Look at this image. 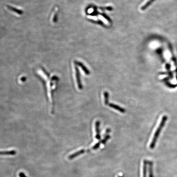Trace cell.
Segmentation results:
<instances>
[{"mask_svg":"<svg viewBox=\"0 0 177 177\" xmlns=\"http://www.w3.org/2000/svg\"><path fill=\"white\" fill-rule=\"evenodd\" d=\"M167 119V117L166 116H163L162 118L161 122L159 124L158 128H157L156 132H155L154 137H153V138L152 142L150 144V149H153V148H154L155 147V144L156 143L157 140V138L158 137L159 134H160V132L161 129H162V128L163 127V126L165 125V123L166 122Z\"/></svg>","mask_w":177,"mask_h":177,"instance_id":"6da1fadb","label":"cell"},{"mask_svg":"<svg viewBox=\"0 0 177 177\" xmlns=\"http://www.w3.org/2000/svg\"><path fill=\"white\" fill-rule=\"evenodd\" d=\"M75 75H76V80L77 82L78 85V88L80 90H81L83 88V86L82 84L81 81L80 79V73L79 70L77 67H75Z\"/></svg>","mask_w":177,"mask_h":177,"instance_id":"7a4b0ae2","label":"cell"},{"mask_svg":"<svg viewBox=\"0 0 177 177\" xmlns=\"http://www.w3.org/2000/svg\"><path fill=\"white\" fill-rule=\"evenodd\" d=\"M108 105L110 107L113 108L114 109H116L117 110L119 111H120V112L122 113H124L125 112V109L123 108L122 107H121L117 105L114 104L113 103H109Z\"/></svg>","mask_w":177,"mask_h":177,"instance_id":"3957f363","label":"cell"},{"mask_svg":"<svg viewBox=\"0 0 177 177\" xmlns=\"http://www.w3.org/2000/svg\"><path fill=\"white\" fill-rule=\"evenodd\" d=\"M100 121H97L96 123L95 127H96V138L98 140H100Z\"/></svg>","mask_w":177,"mask_h":177,"instance_id":"277c9868","label":"cell"},{"mask_svg":"<svg viewBox=\"0 0 177 177\" xmlns=\"http://www.w3.org/2000/svg\"><path fill=\"white\" fill-rule=\"evenodd\" d=\"M85 152V150L84 149H82V150H80L79 151L73 153L71 155H69V159H74L76 157L78 156L79 155H80L81 154H82L83 153H84Z\"/></svg>","mask_w":177,"mask_h":177,"instance_id":"5b68a950","label":"cell"},{"mask_svg":"<svg viewBox=\"0 0 177 177\" xmlns=\"http://www.w3.org/2000/svg\"><path fill=\"white\" fill-rule=\"evenodd\" d=\"M17 153L15 150H11L8 151H0V155H14Z\"/></svg>","mask_w":177,"mask_h":177,"instance_id":"8992f818","label":"cell"},{"mask_svg":"<svg viewBox=\"0 0 177 177\" xmlns=\"http://www.w3.org/2000/svg\"><path fill=\"white\" fill-rule=\"evenodd\" d=\"M76 64L78 65V66H79L82 68V69L84 71L86 74V75L90 74V71L86 68V67L84 66L83 64L80 62H77Z\"/></svg>","mask_w":177,"mask_h":177,"instance_id":"52a82bcc","label":"cell"},{"mask_svg":"<svg viewBox=\"0 0 177 177\" xmlns=\"http://www.w3.org/2000/svg\"><path fill=\"white\" fill-rule=\"evenodd\" d=\"M149 165V177H153V163L152 161H148Z\"/></svg>","mask_w":177,"mask_h":177,"instance_id":"ba28073f","label":"cell"},{"mask_svg":"<svg viewBox=\"0 0 177 177\" xmlns=\"http://www.w3.org/2000/svg\"><path fill=\"white\" fill-rule=\"evenodd\" d=\"M147 163L148 161L147 160H144L143 161V177H146Z\"/></svg>","mask_w":177,"mask_h":177,"instance_id":"9c48e42d","label":"cell"},{"mask_svg":"<svg viewBox=\"0 0 177 177\" xmlns=\"http://www.w3.org/2000/svg\"><path fill=\"white\" fill-rule=\"evenodd\" d=\"M104 96L105 104L106 105H108L109 98V94L107 92H104Z\"/></svg>","mask_w":177,"mask_h":177,"instance_id":"30bf717a","label":"cell"},{"mask_svg":"<svg viewBox=\"0 0 177 177\" xmlns=\"http://www.w3.org/2000/svg\"><path fill=\"white\" fill-rule=\"evenodd\" d=\"M155 1V0H149L148 2L146 3L145 5H143V6H142L141 9H142V10H145V9L147 8L149 6V5H150Z\"/></svg>","mask_w":177,"mask_h":177,"instance_id":"8fae6325","label":"cell"},{"mask_svg":"<svg viewBox=\"0 0 177 177\" xmlns=\"http://www.w3.org/2000/svg\"><path fill=\"white\" fill-rule=\"evenodd\" d=\"M110 138V136L109 134H107L105 136L104 139L102 141H101V143H102L103 144H105L106 142L108 140H109Z\"/></svg>","mask_w":177,"mask_h":177,"instance_id":"7c38bea8","label":"cell"},{"mask_svg":"<svg viewBox=\"0 0 177 177\" xmlns=\"http://www.w3.org/2000/svg\"><path fill=\"white\" fill-rule=\"evenodd\" d=\"M166 84H167V86H169V87L171 88H175L177 86V85H174V84H171L170 83V82H166Z\"/></svg>","mask_w":177,"mask_h":177,"instance_id":"4fadbf2b","label":"cell"},{"mask_svg":"<svg viewBox=\"0 0 177 177\" xmlns=\"http://www.w3.org/2000/svg\"><path fill=\"white\" fill-rule=\"evenodd\" d=\"M100 145V142H98L93 146L92 149L93 150H96V149H98V148H99Z\"/></svg>","mask_w":177,"mask_h":177,"instance_id":"5bb4252c","label":"cell"},{"mask_svg":"<svg viewBox=\"0 0 177 177\" xmlns=\"http://www.w3.org/2000/svg\"><path fill=\"white\" fill-rule=\"evenodd\" d=\"M19 177H27L25 175L24 173H23V172H20L19 173Z\"/></svg>","mask_w":177,"mask_h":177,"instance_id":"9a60e30c","label":"cell"},{"mask_svg":"<svg viewBox=\"0 0 177 177\" xmlns=\"http://www.w3.org/2000/svg\"><path fill=\"white\" fill-rule=\"evenodd\" d=\"M111 130L109 128H107V129L106 130V134H108L110 132Z\"/></svg>","mask_w":177,"mask_h":177,"instance_id":"2e32d148","label":"cell"},{"mask_svg":"<svg viewBox=\"0 0 177 177\" xmlns=\"http://www.w3.org/2000/svg\"><path fill=\"white\" fill-rule=\"evenodd\" d=\"M176 78H177V76H176Z\"/></svg>","mask_w":177,"mask_h":177,"instance_id":"e0dca14e","label":"cell"},{"mask_svg":"<svg viewBox=\"0 0 177 177\" xmlns=\"http://www.w3.org/2000/svg\"></svg>","mask_w":177,"mask_h":177,"instance_id":"ac0fdd59","label":"cell"}]
</instances>
